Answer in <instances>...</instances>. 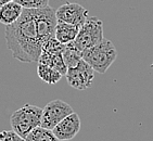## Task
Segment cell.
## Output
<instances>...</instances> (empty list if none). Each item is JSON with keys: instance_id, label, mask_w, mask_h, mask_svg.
<instances>
[{"instance_id": "1", "label": "cell", "mask_w": 153, "mask_h": 141, "mask_svg": "<svg viewBox=\"0 0 153 141\" xmlns=\"http://www.w3.org/2000/svg\"><path fill=\"white\" fill-rule=\"evenodd\" d=\"M56 10L51 7L41 9H23L19 20L6 26L7 47L12 56L23 63L38 62L42 45L54 36Z\"/></svg>"}, {"instance_id": "2", "label": "cell", "mask_w": 153, "mask_h": 141, "mask_svg": "<svg viewBox=\"0 0 153 141\" xmlns=\"http://www.w3.org/2000/svg\"><path fill=\"white\" fill-rule=\"evenodd\" d=\"M82 60L87 62L94 72L104 74L117 58V50L109 39H103L101 42L82 52Z\"/></svg>"}, {"instance_id": "3", "label": "cell", "mask_w": 153, "mask_h": 141, "mask_svg": "<svg viewBox=\"0 0 153 141\" xmlns=\"http://www.w3.org/2000/svg\"><path fill=\"white\" fill-rule=\"evenodd\" d=\"M41 115L42 109L32 104H25L11 115L10 124L12 130L25 139L34 128L40 126Z\"/></svg>"}, {"instance_id": "4", "label": "cell", "mask_w": 153, "mask_h": 141, "mask_svg": "<svg viewBox=\"0 0 153 141\" xmlns=\"http://www.w3.org/2000/svg\"><path fill=\"white\" fill-rule=\"evenodd\" d=\"M104 39L103 37V22L97 16H88L82 24L73 41L79 51H85Z\"/></svg>"}, {"instance_id": "5", "label": "cell", "mask_w": 153, "mask_h": 141, "mask_svg": "<svg viewBox=\"0 0 153 141\" xmlns=\"http://www.w3.org/2000/svg\"><path fill=\"white\" fill-rule=\"evenodd\" d=\"M73 112V108L64 101L59 100V99L50 101L42 109L40 126L52 130L62 119H64Z\"/></svg>"}, {"instance_id": "6", "label": "cell", "mask_w": 153, "mask_h": 141, "mask_svg": "<svg viewBox=\"0 0 153 141\" xmlns=\"http://www.w3.org/2000/svg\"><path fill=\"white\" fill-rule=\"evenodd\" d=\"M68 85L77 90H86L91 87L94 79V70L84 60L74 68H68L65 74Z\"/></svg>"}, {"instance_id": "7", "label": "cell", "mask_w": 153, "mask_h": 141, "mask_svg": "<svg viewBox=\"0 0 153 141\" xmlns=\"http://www.w3.org/2000/svg\"><path fill=\"white\" fill-rule=\"evenodd\" d=\"M88 14V10L76 2H66L56 10V18L58 22L74 24L79 27L86 22L89 16Z\"/></svg>"}, {"instance_id": "8", "label": "cell", "mask_w": 153, "mask_h": 141, "mask_svg": "<svg viewBox=\"0 0 153 141\" xmlns=\"http://www.w3.org/2000/svg\"><path fill=\"white\" fill-rule=\"evenodd\" d=\"M80 127H82V123H80L79 116L77 113L73 112L64 119H62L53 128L52 131L60 141H68L76 137V135L80 130Z\"/></svg>"}, {"instance_id": "9", "label": "cell", "mask_w": 153, "mask_h": 141, "mask_svg": "<svg viewBox=\"0 0 153 141\" xmlns=\"http://www.w3.org/2000/svg\"><path fill=\"white\" fill-rule=\"evenodd\" d=\"M23 7L16 1H11L0 7V23L3 25H11L19 20L23 12Z\"/></svg>"}, {"instance_id": "10", "label": "cell", "mask_w": 153, "mask_h": 141, "mask_svg": "<svg viewBox=\"0 0 153 141\" xmlns=\"http://www.w3.org/2000/svg\"><path fill=\"white\" fill-rule=\"evenodd\" d=\"M79 26L74 24L64 23V22H56L54 37L63 45L73 42L79 32Z\"/></svg>"}, {"instance_id": "11", "label": "cell", "mask_w": 153, "mask_h": 141, "mask_svg": "<svg viewBox=\"0 0 153 141\" xmlns=\"http://www.w3.org/2000/svg\"><path fill=\"white\" fill-rule=\"evenodd\" d=\"M38 63L46 64L52 68H56L63 76H65V74L68 72V66L65 65L62 53H49L46 51H41L40 56L38 59Z\"/></svg>"}, {"instance_id": "12", "label": "cell", "mask_w": 153, "mask_h": 141, "mask_svg": "<svg viewBox=\"0 0 153 141\" xmlns=\"http://www.w3.org/2000/svg\"><path fill=\"white\" fill-rule=\"evenodd\" d=\"M37 75L42 82H45L48 85H54L58 82H60L63 76L56 68H52L41 63H38V66H37Z\"/></svg>"}, {"instance_id": "13", "label": "cell", "mask_w": 153, "mask_h": 141, "mask_svg": "<svg viewBox=\"0 0 153 141\" xmlns=\"http://www.w3.org/2000/svg\"><path fill=\"white\" fill-rule=\"evenodd\" d=\"M63 60L65 62V65L68 68H74L82 60V51H79L75 47L74 42L66 44L64 47V50L62 52Z\"/></svg>"}, {"instance_id": "14", "label": "cell", "mask_w": 153, "mask_h": 141, "mask_svg": "<svg viewBox=\"0 0 153 141\" xmlns=\"http://www.w3.org/2000/svg\"><path fill=\"white\" fill-rule=\"evenodd\" d=\"M25 141H60L52 130L38 126L26 136Z\"/></svg>"}, {"instance_id": "15", "label": "cell", "mask_w": 153, "mask_h": 141, "mask_svg": "<svg viewBox=\"0 0 153 141\" xmlns=\"http://www.w3.org/2000/svg\"><path fill=\"white\" fill-rule=\"evenodd\" d=\"M65 45L61 44L58 39L53 36L51 38H49L47 41H45V44L42 45V50L49 53H62L64 50Z\"/></svg>"}, {"instance_id": "16", "label": "cell", "mask_w": 153, "mask_h": 141, "mask_svg": "<svg viewBox=\"0 0 153 141\" xmlns=\"http://www.w3.org/2000/svg\"><path fill=\"white\" fill-rule=\"evenodd\" d=\"M24 9H41L49 6V0H15Z\"/></svg>"}, {"instance_id": "17", "label": "cell", "mask_w": 153, "mask_h": 141, "mask_svg": "<svg viewBox=\"0 0 153 141\" xmlns=\"http://www.w3.org/2000/svg\"><path fill=\"white\" fill-rule=\"evenodd\" d=\"M0 141H25L14 130H3L0 131Z\"/></svg>"}, {"instance_id": "18", "label": "cell", "mask_w": 153, "mask_h": 141, "mask_svg": "<svg viewBox=\"0 0 153 141\" xmlns=\"http://www.w3.org/2000/svg\"><path fill=\"white\" fill-rule=\"evenodd\" d=\"M11 1H15V0H0V7L3 6V4H6V3H9Z\"/></svg>"}]
</instances>
